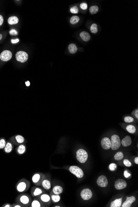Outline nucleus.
Returning <instances> with one entry per match:
<instances>
[{"mask_svg": "<svg viewBox=\"0 0 138 207\" xmlns=\"http://www.w3.org/2000/svg\"><path fill=\"white\" fill-rule=\"evenodd\" d=\"M32 200L31 196L28 194H21L16 198L15 203L21 204L23 207H30Z\"/></svg>", "mask_w": 138, "mask_h": 207, "instance_id": "1", "label": "nucleus"}, {"mask_svg": "<svg viewBox=\"0 0 138 207\" xmlns=\"http://www.w3.org/2000/svg\"><path fill=\"white\" fill-rule=\"evenodd\" d=\"M31 185L30 181L25 178L20 179L16 185V190L19 193H24L27 191Z\"/></svg>", "mask_w": 138, "mask_h": 207, "instance_id": "2", "label": "nucleus"}, {"mask_svg": "<svg viewBox=\"0 0 138 207\" xmlns=\"http://www.w3.org/2000/svg\"><path fill=\"white\" fill-rule=\"evenodd\" d=\"M76 158L80 163H84L87 160L88 155L84 149H79L76 152Z\"/></svg>", "mask_w": 138, "mask_h": 207, "instance_id": "3", "label": "nucleus"}, {"mask_svg": "<svg viewBox=\"0 0 138 207\" xmlns=\"http://www.w3.org/2000/svg\"><path fill=\"white\" fill-rule=\"evenodd\" d=\"M111 148L112 150H116L120 148L121 145V140L118 135H112L111 138Z\"/></svg>", "mask_w": 138, "mask_h": 207, "instance_id": "4", "label": "nucleus"}, {"mask_svg": "<svg viewBox=\"0 0 138 207\" xmlns=\"http://www.w3.org/2000/svg\"><path fill=\"white\" fill-rule=\"evenodd\" d=\"M44 177L43 174L41 173H35L32 175V182L36 186H41L42 180Z\"/></svg>", "mask_w": 138, "mask_h": 207, "instance_id": "5", "label": "nucleus"}, {"mask_svg": "<svg viewBox=\"0 0 138 207\" xmlns=\"http://www.w3.org/2000/svg\"><path fill=\"white\" fill-rule=\"evenodd\" d=\"M70 172L78 178H81L84 176V172L80 168L76 166H71L69 168Z\"/></svg>", "mask_w": 138, "mask_h": 207, "instance_id": "6", "label": "nucleus"}, {"mask_svg": "<svg viewBox=\"0 0 138 207\" xmlns=\"http://www.w3.org/2000/svg\"><path fill=\"white\" fill-rule=\"evenodd\" d=\"M17 61L21 63H25L28 59V55L26 52L23 51H19L16 54Z\"/></svg>", "mask_w": 138, "mask_h": 207, "instance_id": "7", "label": "nucleus"}, {"mask_svg": "<svg viewBox=\"0 0 138 207\" xmlns=\"http://www.w3.org/2000/svg\"><path fill=\"white\" fill-rule=\"evenodd\" d=\"M93 194L91 190L89 189H85L81 191V196L84 200H89L92 197Z\"/></svg>", "mask_w": 138, "mask_h": 207, "instance_id": "8", "label": "nucleus"}, {"mask_svg": "<svg viewBox=\"0 0 138 207\" xmlns=\"http://www.w3.org/2000/svg\"><path fill=\"white\" fill-rule=\"evenodd\" d=\"M12 57V53L11 51L5 50L2 51L0 54V59L3 61H8L11 59Z\"/></svg>", "mask_w": 138, "mask_h": 207, "instance_id": "9", "label": "nucleus"}, {"mask_svg": "<svg viewBox=\"0 0 138 207\" xmlns=\"http://www.w3.org/2000/svg\"><path fill=\"white\" fill-rule=\"evenodd\" d=\"M97 183L101 187H105L108 184V181L106 176L102 175L99 176L97 180Z\"/></svg>", "mask_w": 138, "mask_h": 207, "instance_id": "10", "label": "nucleus"}, {"mask_svg": "<svg viewBox=\"0 0 138 207\" xmlns=\"http://www.w3.org/2000/svg\"><path fill=\"white\" fill-rule=\"evenodd\" d=\"M127 186L126 181L123 179H119L115 182V188L117 190H122L125 189Z\"/></svg>", "mask_w": 138, "mask_h": 207, "instance_id": "11", "label": "nucleus"}, {"mask_svg": "<svg viewBox=\"0 0 138 207\" xmlns=\"http://www.w3.org/2000/svg\"><path fill=\"white\" fill-rule=\"evenodd\" d=\"M43 190L37 186H33L32 188L31 193L32 196L33 197H36L41 194H43Z\"/></svg>", "mask_w": 138, "mask_h": 207, "instance_id": "12", "label": "nucleus"}, {"mask_svg": "<svg viewBox=\"0 0 138 207\" xmlns=\"http://www.w3.org/2000/svg\"><path fill=\"white\" fill-rule=\"evenodd\" d=\"M101 145L104 149L108 150L111 148V140L107 137H104L101 140Z\"/></svg>", "mask_w": 138, "mask_h": 207, "instance_id": "13", "label": "nucleus"}, {"mask_svg": "<svg viewBox=\"0 0 138 207\" xmlns=\"http://www.w3.org/2000/svg\"><path fill=\"white\" fill-rule=\"evenodd\" d=\"M37 199L42 204H48L50 203L51 197L47 194H42L37 196Z\"/></svg>", "mask_w": 138, "mask_h": 207, "instance_id": "14", "label": "nucleus"}, {"mask_svg": "<svg viewBox=\"0 0 138 207\" xmlns=\"http://www.w3.org/2000/svg\"><path fill=\"white\" fill-rule=\"evenodd\" d=\"M136 201V198L134 196L127 197L126 201L122 205V207H130L131 205L134 202Z\"/></svg>", "mask_w": 138, "mask_h": 207, "instance_id": "15", "label": "nucleus"}, {"mask_svg": "<svg viewBox=\"0 0 138 207\" xmlns=\"http://www.w3.org/2000/svg\"><path fill=\"white\" fill-rule=\"evenodd\" d=\"M121 143L123 146H129L131 145L132 143V138L129 136H126V137H125L122 139Z\"/></svg>", "mask_w": 138, "mask_h": 207, "instance_id": "16", "label": "nucleus"}, {"mask_svg": "<svg viewBox=\"0 0 138 207\" xmlns=\"http://www.w3.org/2000/svg\"><path fill=\"white\" fill-rule=\"evenodd\" d=\"M41 186L46 190H49L51 188V182L48 179H44L43 178L42 180Z\"/></svg>", "mask_w": 138, "mask_h": 207, "instance_id": "17", "label": "nucleus"}, {"mask_svg": "<svg viewBox=\"0 0 138 207\" xmlns=\"http://www.w3.org/2000/svg\"><path fill=\"white\" fill-rule=\"evenodd\" d=\"M12 140L13 141H15L16 144H21L23 143L25 141V138L22 136L18 135L12 138Z\"/></svg>", "mask_w": 138, "mask_h": 207, "instance_id": "18", "label": "nucleus"}, {"mask_svg": "<svg viewBox=\"0 0 138 207\" xmlns=\"http://www.w3.org/2000/svg\"><path fill=\"white\" fill-rule=\"evenodd\" d=\"M80 36L81 38L83 40L85 41H89V40L91 38V36L89 34L85 31L81 32L80 34Z\"/></svg>", "mask_w": 138, "mask_h": 207, "instance_id": "19", "label": "nucleus"}, {"mask_svg": "<svg viewBox=\"0 0 138 207\" xmlns=\"http://www.w3.org/2000/svg\"><path fill=\"white\" fill-rule=\"evenodd\" d=\"M43 205L38 200V199H34L32 200L31 204L30 205V207H43Z\"/></svg>", "mask_w": 138, "mask_h": 207, "instance_id": "20", "label": "nucleus"}, {"mask_svg": "<svg viewBox=\"0 0 138 207\" xmlns=\"http://www.w3.org/2000/svg\"><path fill=\"white\" fill-rule=\"evenodd\" d=\"M16 153L19 155H22L26 151V147L23 144L19 145L16 149Z\"/></svg>", "mask_w": 138, "mask_h": 207, "instance_id": "21", "label": "nucleus"}, {"mask_svg": "<svg viewBox=\"0 0 138 207\" xmlns=\"http://www.w3.org/2000/svg\"><path fill=\"white\" fill-rule=\"evenodd\" d=\"M52 191L55 195H60L63 192V188L60 186H56L53 187Z\"/></svg>", "mask_w": 138, "mask_h": 207, "instance_id": "22", "label": "nucleus"}, {"mask_svg": "<svg viewBox=\"0 0 138 207\" xmlns=\"http://www.w3.org/2000/svg\"><path fill=\"white\" fill-rule=\"evenodd\" d=\"M122 202V198L120 199H117L112 201L111 203L110 207H121Z\"/></svg>", "mask_w": 138, "mask_h": 207, "instance_id": "23", "label": "nucleus"}, {"mask_svg": "<svg viewBox=\"0 0 138 207\" xmlns=\"http://www.w3.org/2000/svg\"><path fill=\"white\" fill-rule=\"evenodd\" d=\"M19 19L16 16H12L10 17L7 20V22L10 25H15L18 23Z\"/></svg>", "mask_w": 138, "mask_h": 207, "instance_id": "24", "label": "nucleus"}, {"mask_svg": "<svg viewBox=\"0 0 138 207\" xmlns=\"http://www.w3.org/2000/svg\"><path fill=\"white\" fill-rule=\"evenodd\" d=\"M13 146L11 143L7 142L6 143V145L4 148V150L6 153H9L12 151Z\"/></svg>", "mask_w": 138, "mask_h": 207, "instance_id": "25", "label": "nucleus"}, {"mask_svg": "<svg viewBox=\"0 0 138 207\" xmlns=\"http://www.w3.org/2000/svg\"><path fill=\"white\" fill-rule=\"evenodd\" d=\"M68 50L69 52L71 54L76 53L77 51V48L76 45L74 43H71L68 46Z\"/></svg>", "mask_w": 138, "mask_h": 207, "instance_id": "26", "label": "nucleus"}, {"mask_svg": "<svg viewBox=\"0 0 138 207\" xmlns=\"http://www.w3.org/2000/svg\"><path fill=\"white\" fill-rule=\"evenodd\" d=\"M126 130L130 133L134 134L136 132V127L133 125H129L126 127Z\"/></svg>", "mask_w": 138, "mask_h": 207, "instance_id": "27", "label": "nucleus"}, {"mask_svg": "<svg viewBox=\"0 0 138 207\" xmlns=\"http://www.w3.org/2000/svg\"><path fill=\"white\" fill-rule=\"evenodd\" d=\"M99 10V7L97 5H93L90 7L89 8V12L90 13L94 15L96 14L98 12Z\"/></svg>", "mask_w": 138, "mask_h": 207, "instance_id": "28", "label": "nucleus"}, {"mask_svg": "<svg viewBox=\"0 0 138 207\" xmlns=\"http://www.w3.org/2000/svg\"><path fill=\"white\" fill-rule=\"evenodd\" d=\"M124 158V154L121 152H118L115 154L114 159L116 160H121Z\"/></svg>", "mask_w": 138, "mask_h": 207, "instance_id": "29", "label": "nucleus"}, {"mask_svg": "<svg viewBox=\"0 0 138 207\" xmlns=\"http://www.w3.org/2000/svg\"><path fill=\"white\" fill-rule=\"evenodd\" d=\"M80 20L79 17L77 16H73L70 18V22L71 24L74 25L79 22Z\"/></svg>", "mask_w": 138, "mask_h": 207, "instance_id": "30", "label": "nucleus"}, {"mask_svg": "<svg viewBox=\"0 0 138 207\" xmlns=\"http://www.w3.org/2000/svg\"><path fill=\"white\" fill-rule=\"evenodd\" d=\"M90 30L91 33L93 34L97 33L98 31L97 25H96V24H93L91 27Z\"/></svg>", "mask_w": 138, "mask_h": 207, "instance_id": "31", "label": "nucleus"}, {"mask_svg": "<svg viewBox=\"0 0 138 207\" xmlns=\"http://www.w3.org/2000/svg\"><path fill=\"white\" fill-rule=\"evenodd\" d=\"M51 198L52 201L54 203L58 202L61 199V197L59 195H52L51 196Z\"/></svg>", "mask_w": 138, "mask_h": 207, "instance_id": "32", "label": "nucleus"}, {"mask_svg": "<svg viewBox=\"0 0 138 207\" xmlns=\"http://www.w3.org/2000/svg\"><path fill=\"white\" fill-rule=\"evenodd\" d=\"M6 142L4 138L0 139V149H3L6 145Z\"/></svg>", "mask_w": 138, "mask_h": 207, "instance_id": "33", "label": "nucleus"}, {"mask_svg": "<svg viewBox=\"0 0 138 207\" xmlns=\"http://www.w3.org/2000/svg\"><path fill=\"white\" fill-rule=\"evenodd\" d=\"M70 12L72 13L77 14L79 12V9L76 6H73L70 9Z\"/></svg>", "mask_w": 138, "mask_h": 207, "instance_id": "34", "label": "nucleus"}, {"mask_svg": "<svg viewBox=\"0 0 138 207\" xmlns=\"http://www.w3.org/2000/svg\"><path fill=\"white\" fill-rule=\"evenodd\" d=\"M124 120H125V122H127V123H131L134 121V119L132 117H131L130 116H127V117H125Z\"/></svg>", "mask_w": 138, "mask_h": 207, "instance_id": "35", "label": "nucleus"}, {"mask_svg": "<svg viewBox=\"0 0 138 207\" xmlns=\"http://www.w3.org/2000/svg\"><path fill=\"white\" fill-rule=\"evenodd\" d=\"M123 163L124 165L127 167H130L132 165L131 162L127 159H125V160H124Z\"/></svg>", "mask_w": 138, "mask_h": 207, "instance_id": "36", "label": "nucleus"}, {"mask_svg": "<svg viewBox=\"0 0 138 207\" xmlns=\"http://www.w3.org/2000/svg\"><path fill=\"white\" fill-rule=\"evenodd\" d=\"M117 168V165L115 163H111L109 165V169L111 171H114Z\"/></svg>", "mask_w": 138, "mask_h": 207, "instance_id": "37", "label": "nucleus"}, {"mask_svg": "<svg viewBox=\"0 0 138 207\" xmlns=\"http://www.w3.org/2000/svg\"><path fill=\"white\" fill-rule=\"evenodd\" d=\"M80 6L81 9H82L83 10H85L87 8L88 5L86 3L83 2V3L80 4Z\"/></svg>", "mask_w": 138, "mask_h": 207, "instance_id": "38", "label": "nucleus"}, {"mask_svg": "<svg viewBox=\"0 0 138 207\" xmlns=\"http://www.w3.org/2000/svg\"><path fill=\"white\" fill-rule=\"evenodd\" d=\"M10 34L12 35H14V36H16L17 35V32L16 31V30H14V29H12L10 30V32H9Z\"/></svg>", "mask_w": 138, "mask_h": 207, "instance_id": "39", "label": "nucleus"}, {"mask_svg": "<svg viewBox=\"0 0 138 207\" xmlns=\"http://www.w3.org/2000/svg\"><path fill=\"white\" fill-rule=\"evenodd\" d=\"M130 175H131V174L128 172L127 170L125 171V172H124V176H125V177L128 178L129 176H130Z\"/></svg>", "mask_w": 138, "mask_h": 207, "instance_id": "40", "label": "nucleus"}, {"mask_svg": "<svg viewBox=\"0 0 138 207\" xmlns=\"http://www.w3.org/2000/svg\"><path fill=\"white\" fill-rule=\"evenodd\" d=\"M12 207H23V206L17 203H15V204H14L12 205Z\"/></svg>", "mask_w": 138, "mask_h": 207, "instance_id": "41", "label": "nucleus"}, {"mask_svg": "<svg viewBox=\"0 0 138 207\" xmlns=\"http://www.w3.org/2000/svg\"><path fill=\"white\" fill-rule=\"evenodd\" d=\"M2 207H12V205L9 203H6L2 205Z\"/></svg>", "mask_w": 138, "mask_h": 207, "instance_id": "42", "label": "nucleus"}, {"mask_svg": "<svg viewBox=\"0 0 138 207\" xmlns=\"http://www.w3.org/2000/svg\"><path fill=\"white\" fill-rule=\"evenodd\" d=\"M3 17L1 15H0V26H1L3 23Z\"/></svg>", "mask_w": 138, "mask_h": 207, "instance_id": "43", "label": "nucleus"}, {"mask_svg": "<svg viewBox=\"0 0 138 207\" xmlns=\"http://www.w3.org/2000/svg\"><path fill=\"white\" fill-rule=\"evenodd\" d=\"M19 41V39H12L11 40V42L12 43H16L17 42Z\"/></svg>", "mask_w": 138, "mask_h": 207, "instance_id": "44", "label": "nucleus"}, {"mask_svg": "<svg viewBox=\"0 0 138 207\" xmlns=\"http://www.w3.org/2000/svg\"><path fill=\"white\" fill-rule=\"evenodd\" d=\"M135 115L136 116V117L137 118V119H138V109H137V110H135Z\"/></svg>", "mask_w": 138, "mask_h": 207, "instance_id": "45", "label": "nucleus"}, {"mask_svg": "<svg viewBox=\"0 0 138 207\" xmlns=\"http://www.w3.org/2000/svg\"><path fill=\"white\" fill-rule=\"evenodd\" d=\"M25 84H26V86H30V81H29L25 82Z\"/></svg>", "mask_w": 138, "mask_h": 207, "instance_id": "46", "label": "nucleus"}, {"mask_svg": "<svg viewBox=\"0 0 138 207\" xmlns=\"http://www.w3.org/2000/svg\"><path fill=\"white\" fill-rule=\"evenodd\" d=\"M135 163H136V164H138V157H137V158H135Z\"/></svg>", "mask_w": 138, "mask_h": 207, "instance_id": "47", "label": "nucleus"}, {"mask_svg": "<svg viewBox=\"0 0 138 207\" xmlns=\"http://www.w3.org/2000/svg\"><path fill=\"white\" fill-rule=\"evenodd\" d=\"M2 35L0 34V41L1 40V39L2 38Z\"/></svg>", "mask_w": 138, "mask_h": 207, "instance_id": "48", "label": "nucleus"}, {"mask_svg": "<svg viewBox=\"0 0 138 207\" xmlns=\"http://www.w3.org/2000/svg\"><path fill=\"white\" fill-rule=\"evenodd\" d=\"M55 207H61V206H55Z\"/></svg>", "mask_w": 138, "mask_h": 207, "instance_id": "49", "label": "nucleus"}]
</instances>
